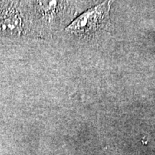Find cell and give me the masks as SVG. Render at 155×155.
<instances>
[{"label":"cell","mask_w":155,"mask_h":155,"mask_svg":"<svg viewBox=\"0 0 155 155\" xmlns=\"http://www.w3.org/2000/svg\"><path fill=\"white\" fill-rule=\"evenodd\" d=\"M111 2H106L88 9L69 25L66 30L82 38H92L110 26Z\"/></svg>","instance_id":"obj_1"}]
</instances>
